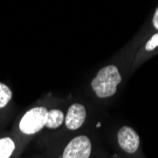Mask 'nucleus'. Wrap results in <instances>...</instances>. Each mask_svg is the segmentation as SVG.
<instances>
[{
    "mask_svg": "<svg viewBox=\"0 0 158 158\" xmlns=\"http://www.w3.org/2000/svg\"><path fill=\"white\" fill-rule=\"evenodd\" d=\"M122 76L114 64H108L100 68L90 82L91 89L97 98L105 99L116 95Z\"/></svg>",
    "mask_w": 158,
    "mask_h": 158,
    "instance_id": "f257e3e1",
    "label": "nucleus"
},
{
    "mask_svg": "<svg viewBox=\"0 0 158 158\" xmlns=\"http://www.w3.org/2000/svg\"><path fill=\"white\" fill-rule=\"evenodd\" d=\"M48 108L36 106L27 110L18 122L19 132L26 136H32L47 128Z\"/></svg>",
    "mask_w": 158,
    "mask_h": 158,
    "instance_id": "f03ea898",
    "label": "nucleus"
},
{
    "mask_svg": "<svg viewBox=\"0 0 158 158\" xmlns=\"http://www.w3.org/2000/svg\"><path fill=\"white\" fill-rule=\"evenodd\" d=\"M93 151L91 138L86 135H78L64 147L60 158H90Z\"/></svg>",
    "mask_w": 158,
    "mask_h": 158,
    "instance_id": "7ed1b4c3",
    "label": "nucleus"
},
{
    "mask_svg": "<svg viewBox=\"0 0 158 158\" xmlns=\"http://www.w3.org/2000/svg\"><path fill=\"white\" fill-rule=\"evenodd\" d=\"M87 118V110L84 104L74 102L70 104L65 112L64 126L68 132H76L83 126Z\"/></svg>",
    "mask_w": 158,
    "mask_h": 158,
    "instance_id": "20e7f679",
    "label": "nucleus"
},
{
    "mask_svg": "<svg viewBox=\"0 0 158 158\" xmlns=\"http://www.w3.org/2000/svg\"><path fill=\"white\" fill-rule=\"evenodd\" d=\"M119 148L126 153H135L140 146V137L135 130L130 126H122L117 134Z\"/></svg>",
    "mask_w": 158,
    "mask_h": 158,
    "instance_id": "39448f33",
    "label": "nucleus"
},
{
    "mask_svg": "<svg viewBox=\"0 0 158 158\" xmlns=\"http://www.w3.org/2000/svg\"><path fill=\"white\" fill-rule=\"evenodd\" d=\"M65 113L61 108H51L48 110V118L47 123V129L48 130H57L64 126Z\"/></svg>",
    "mask_w": 158,
    "mask_h": 158,
    "instance_id": "423d86ee",
    "label": "nucleus"
},
{
    "mask_svg": "<svg viewBox=\"0 0 158 158\" xmlns=\"http://www.w3.org/2000/svg\"><path fill=\"white\" fill-rule=\"evenodd\" d=\"M16 150L17 144L12 137H0V158H11Z\"/></svg>",
    "mask_w": 158,
    "mask_h": 158,
    "instance_id": "0eeeda50",
    "label": "nucleus"
},
{
    "mask_svg": "<svg viewBox=\"0 0 158 158\" xmlns=\"http://www.w3.org/2000/svg\"><path fill=\"white\" fill-rule=\"evenodd\" d=\"M12 98V91L9 86L0 81V109L5 108Z\"/></svg>",
    "mask_w": 158,
    "mask_h": 158,
    "instance_id": "6e6552de",
    "label": "nucleus"
},
{
    "mask_svg": "<svg viewBox=\"0 0 158 158\" xmlns=\"http://www.w3.org/2000/svg\"><path fill=\"white\" fill-rule=\"evenodd\" d=\"M158 48V32L154 33L149 40L148 42L146 43V45H145V50L146 51H153L155 48Z\"/></svg>",
    "mask_w": 158,
    "mask_h": 158,
    "instance_id": "1a4fd4ad",
    "label": "nucleus"
},
{
    "mask_svg": "<svg viewBox=\"0 0 158 158\" xmlns=\"http://www.w3.org/2000/svg\"><path fill=\"white\" fill-rule=\"evenodd\" d=\"M152 26L158 32V7L156 8L154 13H153V17H152Z\"/></svg>",
    "mask_w": 158,
    "mask_h": 158,
    "instance_id": "9d476101",
    "label": "nucleus"
}]
</instances>
